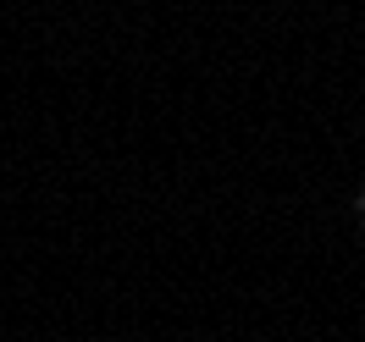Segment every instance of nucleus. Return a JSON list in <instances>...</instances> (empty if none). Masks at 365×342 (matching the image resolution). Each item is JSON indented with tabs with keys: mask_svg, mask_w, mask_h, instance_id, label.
<instances>
[{
	"mask_svg": "<svg viewBox=\"0 0 365 342\" xmlns=\"http://www.w3.org/2000/svg\"><path fill=\"white\" fill-rule=\"evenodd\" d=\"M360 221H365V188H360Z\"/></svg>",
	"mask_w": 365,
	"mask_h": 342,
	"instance_id": "f257e3e1",
	"label": "nucleus"
}]
</instances>
